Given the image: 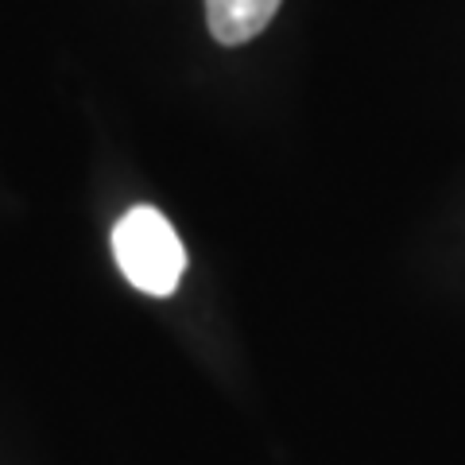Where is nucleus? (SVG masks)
Listing matches in <instances>:
<instances>
[{"label": "nucleus", "mask_w": 465, "mask_h": 465, "mask_svg": "<svg viewBox=\"0 0 465 465\" xmlns=\"http://www.w3.org/2000/svg\"><path fill=\"white\" fill-rule=\"evenodd\" d=\"M113 256L124 280L143 295L167 299L179 291L186 249L171 222L152 206H133L113 225Z\"/></svg>", "instance_id": "nucleus-1"}, {"label": "nucleus", "mask_w": 465, "mask_h": 465, "mask_svg": "<svg viewBox=\"0 0 465 465\" xmlns=\"http://www.w3.org/2000/svg\"><path fill=\"white\" fill-rule=\"evenodd\" d=\"M275 12H280V0H206L210 32L225 47L256 39L272 24Z\"/></svg>", "instance_id": "nucleus-2"}]
</instances>
